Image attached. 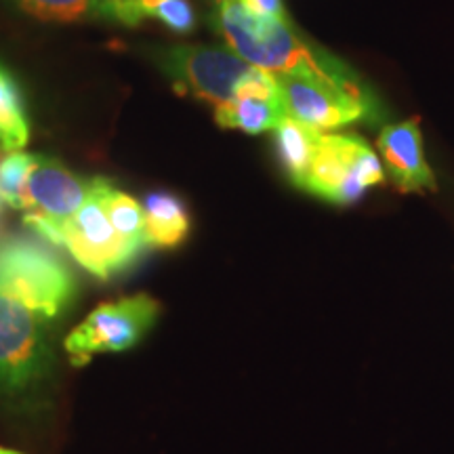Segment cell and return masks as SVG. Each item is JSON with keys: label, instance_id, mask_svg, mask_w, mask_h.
<instances>
[{"label": "cell", "instance_id": "obj_18", "mask_svg": "<svg viewBox=\"0 0 454 454\" xmlns=\"http://www.w3.org/2000/svg\"><path fill=\"white\" fill-rule=\"evenodd\" d=\"M32 156L26 152H9L0 160V198L11 208L24 211V192L27 170L32 167Z\"/></svg>", "mask_w": 454, "mask_h": 454}, {"label": "cell", "instance_id": "obj_19", "mask_svg": "<svg viewBox=\"0 0 454 454\" xmlns=\"http://www.w3.org/2000/svg\"><path fill=\"white\" fill-rule=\"evenodd\" d=\"M240 3L253 13L263 15V17H276V20H286L284 15L282 0H240Z\"/></svg>", "mask_w": 454, "mask_h": 454}, {"label": "cell", "instance_id": "obj_7", "mask_svg": "<svg viewBox=\"0 0 454 454\" xmlns=\"http://www.w3.org/2000/svg\"><path fill=\"white\" fill-rule=\"evenodd\" d=\"M288 118L317 130H331L374 116V101L360 82H337L322 76H276Z\"/></svg>", "mask_w": 454, "mask_h": 454}, {"label": "cell", "instance_id": "obj_4", "mask_svg": "<svg viewBox=\"0 0 454 454\" xmlns=\"http://www.w3.org/2000/svg\"><path fill=\"white\" fill-rule=\"evenodd\" d=\"M107 179H90L87 200L76 215L64 225L61 247L82 265L89 274L101 280H110L133 265L144 247L129 242L116 231L104 207V190Z\"/></svg>", "mask_w": 454, "mask_h": 454}, {"label": "cell", "instance_id": "obj_5", "mask_svg": "<svg viewBox=\"0 0 454 454\" xmlns=\"http://www.w3.org/2000/svg\"><path fill=\"white\" fill-rule=\"evenodd\" d=\"M49 320L0 291V389L20 394L51 371Z\"/></svg>", "mask_w": 454, "mask_h": 454}, {"label": "cell", "instance_id": "obj_2", "mask_svg": "<svg viewBox=\"0 0 454 454\" xmlns=\"http://www.w3.org/2000/svg\"><path fill=\"white\" fill-rule=\"evenodd\" d=\"M0 291L55 322L70 308L76 282L64 261L30 240L0 244Z\"/></svg>", "mask_w": 454, "mask_h": 454}, {"label": "cell", "instance_id": "obj_11", "mask_svg": "<svg viewBox=\"0 0 454 454\" xmlns=\"http://www.w3.org/2000/svg\"><path fill=\"white\" fill-rule=\"evenodd\" d=\"M377 145L397 190L406 194L438 190L434 173L425 160L419 118L385 127L379 135Z\"/></svg>", "mask_w": 454, "mask_h": 454}, {"label": "cell", "instance_id": "obj_9", "mask_svg": "<svg viewBox=\"0 0 454 454\" xmlns=\"http://www.w3.org/2000/svg\"><path fill=\"white\" fill-rule=\"evenodd\" d=\"M158 64L181 95L204 99L215 107L234 98L247 74L253 70V66L231 49L196 44L162 51Z\"/></svg>", "mask_w": 454, "mask_h": 454}, {"label": "cell", "instance_id": "obj_17", "mask_svg": "<svg viewBox=\"0 0 454 454\" xmlns=\"http://www.w3.org/2000/svg\"><path fill=\"white\" fill-rule=\"evenodd\" d=\"M104 207L107 217H110L112 225L116 227V231L122 238H127L129 242L139 244V247H147L145 242V215L144 207L124 194V192L116 190L110 181H107L104 190Z\"/></svg>", "mask_w": 454, "mask_h": 454}, {"label": "cell", "instance_id": "obj_15", "mask_svg": "<svg viewBox=\"0 0 454 454\" xmlns=\"http://www.w3.org/2000/svg\"><path fill=\"white\" fill-rule=\"evenodd\" d=\"M30 139L24 98L20 84L7 67L0 64V150L9 152L24 150Z\"/></svg>", "mask_w": 454, "mask_h": 454}, {"label": "cell", "instance_id": "obj_20", "mask_svg": "<svg viewBox=\"0 0 454 454\" xmlns=\"http://www.w3.org/2000/svg\"><path fill=\"white\" fill-rule=\"evenodd\" d=\"M0 454H21V452H17V450H9V448H0Z\"/></svg>", "mask_w": 454, "mask_h": 454}, {"label": "cell", "instance_id": "obj_13", "mask_svg": "<svg viewBox=\"0 0 454 454\" xmlns=\"http://www.w3.org/2000/svg\"><path fill=\"white\" fill-rule=\"evenodd\" d=\"M322 130H317L309 124H303L294 118H284L276 129V145L284 170L297 187L303 184L305 175L311 167L317 147L322 141Z\"/></svg>", "mask_w": 454, "mask_h": 454}, {"label": "cell", "instance_id": "obj_16", "mask_svg": "<svg viewBox=\"0 0 454 454\" xmlns=\"http://www.w3.org/2000/svg\"><path fill=\"white\" fill-rule=\"evenodd\" d=\"M27 15L47 21H114L116 0H13Z\"/></svg>", "mask_w": 454, "mask_h": 454}, {"label": "cell", "instance_id": "obj_8", "mask_svg": "<svg viewBox=\"0 0 454 454\" xmlns=\"http://www.w3.org/2000/svg\"><path fill=\"white\" fill-rule=\"evenodd\" d=\"M90 181L74 175L55 158L34 154L24 192V223L55 247H61L64 225L87 200Z\"/></svg>", "mask_w": 454, "mask_h": 454}, {"label": "cell", "instance_id": "obj_1", "mask_svg": "<svg viewBox=\"0 0 454 454\" xmlns=\"http://www.w3.org/2000/svg\"><path fill=\"white\" fill-rule=\"evenodd\" d=\"M215 24L236 55L274 76L308 74L337 82L357 81L351 67L326 51L309 47L286 20L253 13L240 0H219Z\"/></svg>", "mask_w": 454, "mask_h": 454}, {"label": "cell", "instance_id": "obj_3", "mask_svg": "<svg viewBox=\"0 0 454 454\" xmlns=\"http://www.w3.org/2000/svg\"><path fill=\"white\" fill-rule=\"evenodd\" d=\"M383 181V164L357 135L325 133L301 190L333 204H351Z\"/></svg>", "mask_w": 454, "mask_h": 454}, {"label": "cell", "instance_id": "obj_10", "mask_svg": "<svg viewBox=\"0 0 454 454\" xmlns=\"http://www.w3.org/2000/svg\"><path fill=\"white\" fill-rule=\"evenodd\" d=\"M284 118L286 110L278 78L259 67H253L247 74L234 98L215 107V121L219 127L238 129L251 135L276 130Z\"/></svg>", "mask_w": 454, "mask_h": 454}, {"label": "cell", "instance_id": "obj_6", "mask_svg": "<svg viewBox=\"0 0 454 454\" xmlns=\"http://www.w3.org/2000/svg\"><path fill=\"white\" fill-rule=\"evenodd\" d=\"M160 303L150 294H133L99 305L66 337L74 366L89 364L98 354H118L137 345L156 325Z\"/></svg>", "mask_w": 454, "mask_h": 454}, {"label": "cell", "instance_id": "obj_14", "mask_svg": "<svg viewBox=\"0 0 454 454\" xmlns=\"http://www.w3.org/2000/svg\"><path fill=\"white\" fill-rule=\"evenodd\" d=\"M144 20H158L177 34L194 30L196 13L190 0H116L114 21L139 26Z\"/></svg>", "mask_w": 454, "mask_h": 454}, {"label": "cell", "instance_id": "obj_21", "mask_svg": "<svg viewBox=\"0 0 454 454\" xmlns=\"http://www.w3.org/2000/svg\"><path fill=\"white\" fill-rule=\"evenodd\" d=\"M3 204H4V202H3V198H0V213H3Z\"/></svg>", "mask_w": 454, "mask_h": 454}, {"label": "cell", "instance_id": "obj_12", "mask_svg": "<svg viewBox=\"0 0 454 454\" xmlns=\"http://www.w3.org/2000/svg\"><path fill=\"white\" fill-rule=\"evenodd\" d=\"M145 215V242L154 248H175L190 234L185 204L168 192H154L141 204Z\"/></svg>", "mask_w": 454, "mask_h": 454}]
</instances>
